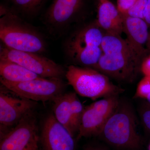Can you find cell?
I'll use <instances>...</instances> for the list:
<instances>
[{"label": "cell", "mask_w": 150, "mask_h": 150, "mask_svg": "<svg viewBox=\"0 0 150 150\" xmlns=\"http://www.w3.org/2000/svg\"><path fill=\"white\" fill-rule=\"evenodd\" d=\"M96 19L105 32L120 36L123 33V15L109 0L99 2Z\"/></svg>", "instance_id": "cell-14"}, {"label": "cell", "mask_w": 150, "mask_h": 150, "mask_svg": "<svg viewBox=\"0 0 150 150\" xmlns=\"http://www.w3.org/2000/svg\"><path fill=\"white\" fill-rule=\"evenodd\" d=\"M105 1V0H99V2L103 1Z\"/></svg>", "instance_id": "cell-28"}, {"label": "cell", "mask_w": 150, "mask_h": 150, "mask_svg": "<svg viewBox=\"0 0 150 150\" xmlns=\"http://www.w3.org/2000/svg\"><path fill=\"white\" fill-rule=\"evenodd\" d=\"M104 33L96 19L71 30L63 46L71 64L94 69L102 55L101 45Z\"/></svg>", "instance_id": "cell-2"}, {"label": "cell", "mask_w": 150, "mask_h": 150, "mask_svg": "<svg viewBox=\"0 0 150 150\" xmlns=\"http://www.w3.org/2000/svg\"><path fill=\"white\" fill-rule=\"evenodd\" d=\"M85 150H108L106 149H104V148H103L101 147H99L98 146H89L86 148Z\"/></svg>", "instance_id": "cell-25"}, {"label": "cell", "mask_w": 150, "mask_h": 150, "mask_svg": "<svg viewBox=\"0 0 150 150\" xmlns=\"http://www.w3.org/2000/svg\"><path fill=\"white\" fill-rule=\"evenodd\" d=\"M40 139L43 150H76L74 136L57 121L53 113L43 121Z\"/></svg>", "instance_id": "cell-12"}, {"label": "cell", "mask_w": 150, "mask_h": 150, "mask_svg": "<svg viewBox=\"0 0 150 150\" xmlns=\"http://www.w3.org/2000/svg\"><path fill=\"white\" fill-rule=\"evenodd\" d=\"M102 54L95 69L121 82H133L137 79L143 59L120 35L104 33Z\"/></svg>", "instance_id": "cell-1"}, {"label": "cell", "mask_w": 150, "mask_h": 150, "mask_svg": "<svg viewBox=\"0 0 150 150\" xmlns=\"http://www.w3.org/2000/svg\"><path fill=\"white\" fill-rule=\"evenodd\" d=\"M53 103V113L55 118L75 137L72 128L70 93L63 94Z\"/></svg>", "instance_id": "cell-16"}, {"label": "cell", "mask_w": 150, "mask_h": 150, "mask_svg": "<svg viewBox=\"0 0 150 150\" xmlns=\"http://www.w3.org/2000/svg\"><path fill=\"white\" fill-rule=\"evenodd\" d=\"M123 16V32L126 35V40L137 54L144 59L149 54L146 47L149 25L143 19L127 15Z\"/></svg>", "instance_id": "cell-13"}, {"label": "cell", "mask_w": 150, "mask_h": 150, "mask_svg": "<svg viewBox=\"0 0 150 150\" xmlns=\"http://www.w3.org/2000/svg\"><path fill=\"white\" fill-rule=\"evenodd\" d=\"M137 0H117V8L122 15L126 14Z\"/></svg>", "instance_id": "cell-22"}, {"label": "cell", "mask_w": 150, "mask_h": 150, "mask_svg": "<svg viewBox=\"0 0 150 150\" xmlns=\"http://www.w3.org/2000/svg\"><path fill=\"white\" fill-rule=\"evenodd\" d=\"M119 95L105 97L84 108L76 141L98 136L119 103Z\"/></svg>", "instance_id": "cell-9"}, {"label": "cell", "mask_w": 150, "mask_h": 150, "mask_svg": "<svg viewBox=\"0 0 150 150\" xmlns=\"http://www.w3.org/2000/svg\"><path fill=\"white\" fill-rule=\"evenodd\" d=\"M0 59L15 62L46 79H62L66 75V69L61 65L40 54L18 51L1 45Z\"/></svg>", "instance_id": "cell-8"}, {"label": "cell", "mask_w": 150, "mask_h": 150, "mask_svg": "<svg viewBox=\"0 0 150 150\" xmlns=\"http://www.w3.org/2000/svg\"><path fill=\"white\" fill-rule=\"evenodd\" d=\"M71 105V125L73 132L77 136L79 129L84 107L75 92H69Z\"/></svg>", "instance_id": "cell-18"}, {"label": "cell", "mask_w": 150, "mask_h": 150, "mask_svg": "<svg viewBox=\"0 0 150 150\" xmlns=\"http://www.w3.org/2000/svg\"><path fill=\"white\" fill-rule=\"evenodd\" d=\"M37 120L33 111L1 138L0 150H40Z\"/></svg>", "instance_id": "cell-11"}, {"label": "cell", "mask_w": 150, "mask_h": 150, "mask_svg": "<svg viewBox=\"0 0 150 150\" xmlns=\"http://www.w3.org/2000/svg\"><path fill=\"white\" fill-rule=\"evenodd\" d=\"M149 150H150V144L149 146Z\"/></svg>", "instance_id": "cell-29"}, {"label": "cell", "mask_w": 150, "mask_h": 150, "mask_svg": "<svg viewBox=\"0 0 150 150\" xmlns=\"http://www.w3.org/2000/svg\"><path fill=\"white\" fill-rule=\"evenodd\" d=\"M137 117L128 101L120 99L117 108L98 135L113 147L126 150H137L142 144L137 131Z\"/></svg>", "instance_id": "cell-4"}, {"label": "cell", "mask_w": 150, "mask_h": 150, "mask_svg": "<svg viewBox=\"0 0 150 150\" xmlns=\"http://www.w3.org/2000/svg\"><path fill=\"white\" fill-rule=\"evenodd\" d=\"M150 94V77L144 76L140 81L138 86L134 98H146Z\"/></svg>", "instance_id": "cell-19"}, {"label": "cell", "mask_w": 150, "mask_h": 150, "mask_svg": "<svg viewBox=\"0 0 150 150\" xmlns=\"http://www.w3.org/2000/svg\"><path fill=\"white\" fill-rule=\"evenodd\" d=\"M147 50L148 51L149 54H150V30L149 31V36H148V38L147 42L146 45Z\"/></svg>", "instance_id": "cell-26"}, {"label": "cell", "mask_w": 150, "mask_h": 150, "mask_svg": "<svg viewBox=\"0 0 150 150\" xmlns=\"http://www.w3.org/2000/svg\"><path fill=\"white\" fill-rule=\"evenodd\" d=\"M0 38L4 45L18 51L40 54L47 48L41 33L4 4L0 7Z\"/></svg>", "instance_id": "cell-3"}, {"label": "cell", "mask_w": 150, "mask_h": 150, "mask_svg": "<svg viewBox=\"0 0 150 150\" xmlns=\"http://www.w3.org/2000/svg\"><path fill=\"white\" fill-rule=\"evenodd\" d=\"M91 0H53L43 14V23L51 35L59 37L88 22Z\"/></svg>", "instance_id": "cell-5"}, {"label": "cell", "mask_w": 150, "mask_h": 150, "mask_svg": "<svg viewBox=\"0 0 150 150\" xmlns=\"http://www.w3.org/2000/svg\"><path fill=\"white\" fill-rule=\"evenodd\" d=\"M140 115L144 125L150 131V105H146L141 108Z\"/></svg>", "instance_id": "cell-21"}, {"label": "cell", "mask_w": 150, "mask_h": 150, "mask_svg": "<svg viewBox=\"0 0 150 150\" xmlns=\"http://www.w3.org/2000/svg\"><path fill=\"white\" fill-rule=\"evenodd\" d=\"M147 1L148 0H137L134 5L127 12L126 14L123 15H127L144 19V13Z\"/></svg>", "instance_id": "cell-20"}, {"label": "cell", "mask_w": 150, "mask_h": 150, "mask_svg": "<svg viewBox=\"0 0 150 150\" xmlns=\"http://www.w3.org/2000/svg\"><path fill=\"white\" fill-rule=\"evenodd\" d=\"M1 85L0 125L2 138L25 116L33 111L37 102L20 96Z\"/></svg>", "instance_id": "cell-10"}, {"label": "cell", "mask_w": 150, "mask_h": 150, "mask_svg": "<svg viewBox=\"0 0 150 150\" xmlns=\"http://www.w3.org/2000/svg\"><path fill=\"white\" fill-rule=\"evenodd\" d=\"M147 24L150 27V0H148L147 3L144 13V18Z\"/></svg>", "instance_id": "cell-24"}, {"label": "cell", "mask_w": 150, "mask_h": 150, "mask_svg": "<svg viewBox=\"0 0 150 150\" xmlns=\"http://www.w3.org/2000/svg\"><path fill=\"white\" fill-rule=\"evenodd\" d=\"M141 71L144 76L150 77V54H148L142 61Z\"/></svg>", "instance_id": "cell-23"}, {"label": "cell", "mask_w": 150, "mask_h": 150, "mask_svg": "<svg viewBox=\"0 0 150 150\" xmlns=\"http://www.w3.org/2000/svg\"><path fill=\"white\" fill-rule=\"evenodd\" d=\"M146 99L150 103V94L147 97Z\"/></svg>", "instance_id": "cell-27"}, {"label": "cell", "mask_w": 150, "mask_h": 150, "mask_svg": "<svg viewBox=\"0 0 150 150\" xmlns=\"http://www.w3.org/2000/svg\"><path fill=\"white\" fill-rule=\"evenodd\" d=\"M0 78L12 82H23L41 77L16 63L2 59H0Z\"/></svg>", "instance_id": "cell-15"}, {"label": "cell", "mask_w": 150, "mask_h": 150, "mask_svg": "<svg viewBox=\"0 0 150 150\" xmlns=\"http://www.w3.org/2000/svg\"><path fill=\"white\" fill-rule=\"evenodd\" d=\"M0 81L11 91L35 102H53L65 93L67 88L62 79L56 78L40 77L23 82H12L0 78Z\"/></svg>", "instance_id": "cell-7"}, {"label": "cell", "mask_w": 150, "mask_h": 150, "mask_svg": "<svg viewBox=\"0 0 150 150\" xmlns=\"http://www.w3.org/2000/svg\"><path fill=\"white\" fill-rule=\"evenodd\" d=\"M8 7L15 13L25 17H34L43 8L46 0H7Z\"/></svg>", "instance_id": "cell-17"}, {"label": "cell", "mask_w": 150, "mask_h": 150, "mask_svg": "<svg viewBox=\"0 0 150 150\" xmlns=\"http://www.w3.org/2000/svg\"><path fill=\"white\" fill-rule=\"evenodd\" d=\"M65 77L76 93L93 100L119 95L124 91L106 75L93 68L70 64L66 69Z\"/></svg>", "instance_id": "cell-6"}]
</instances>
